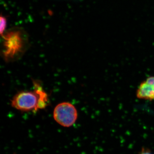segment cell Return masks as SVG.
<instances>
[{
  "label": "cell",
  "mask_w": 154,
  "mask_h": 154,
  "mask_svg": "<svg viewBox=\"0 0 154 154\" xmlns=\"http://www.w3.org/2000/svg\"><path fill=\"white\" fill-rule=\"evenodd\" d=\"M35 90L22 91L14 96L11 100L12 107L23 111H36L44 109L48 104V95L41 86L34 83Z\"/></svg>",
  "instance_id": "1"
},
{
  "label": "cell",
  "mask_w": 154,
  "mask_h": 154,
  "mask_svg": "<svg viewBox=\"0 0 154 154\" xmlns=\"http://www.w3.org/2000/svg\"><path fill=\"white\" fill-rule=\"evenodd\" d=\"M54 118L58 124L65 127L72 126L76 121L78 112L71 103L63 102L60 103L54 108Z\"/></svg>",
  "instance_id": "2"
},
{
  "label": "cell",
  "mask_w": 154,
  "mask_h": 154,
  "mask_svg": "<svg viewBox=\"0 0 154 154\" xmlns=\"http://www.w3.org/2000/svg\"><path fill=\"white\" fill-rule=\"evenodd\" d=\"M5 39L6 54L12 57L20 52L23 46L22 34L19 31L13 30L4 34L2 36Z\"/></svg>",
  "instance_id": "3"
},
{
  "label": "cell",
  "mask_w": 154,
  "mask_h": 154,
  "mask_svg": "<svg viewBox=\"0 0 154 154\" xmlns=\"http://www.w3.org/2000/svg\"><path fill=\"white\" fill-rule=\"evenodd\" d=\"M136 96L141 100H154V76L148 77L141 82L137 90Z\"/></svg>",
  "instance_id": "4"
},
{
  "label": "cell",
  "mask_w": 154,
  "mask_h": 154,
  "mask_svg": "<svg viewBox=\"0 0 154 154\" xmlns=\"http://www.w3.org/2000/svg\"><path fill=\"white\" fill-rule=\"evenodd\" d=\"M0 23H1V27H0L1 35V36H3L7 25V20L5 17L1 15L0 17Z\"/></svg>",
  "instance_id": "5"
},
{
  "label": "cell",
  "mask_w": 154,
  "mask_h": 154,
  "mask_svg": "<svg viewBox=\"0 0 154 154\" xmlns=\"http://www.w3.org/2000/svg\"><path fill=\"white\" fill-rule=\"evenodd\" d=\"M139 154H154L151 151L149 150L148 149L143 148L142 149L140 153Z\"/></svg>",
  "instance_id": "6"
}]
</instances>
